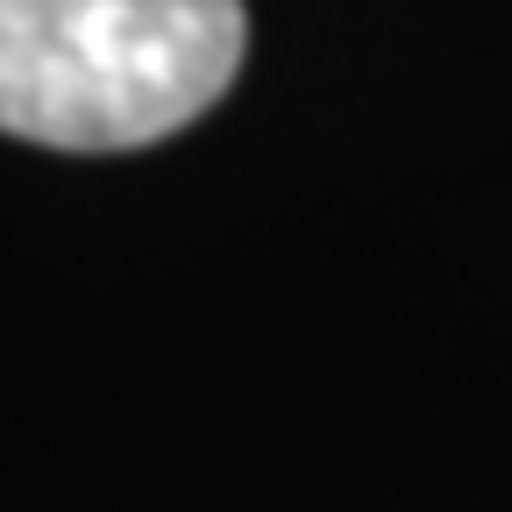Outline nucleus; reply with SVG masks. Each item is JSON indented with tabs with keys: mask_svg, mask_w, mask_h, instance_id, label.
<instances>
[{
	"mask_svg": "<svg viewBox=\"0 0 512 512\" xmlns=\"http://www.w3.org/2000/svg\"><path fill=\"white\" fill-rule=\"evenodd\" d=\"M242 0H0V128L43 150H143L242 72Z\"/></svg>",
	"mask_w": 512,
	"mask_h": 512,
	"instance_id": "f257e3e1",
	"label": "nucleus"
}]
</instances>
